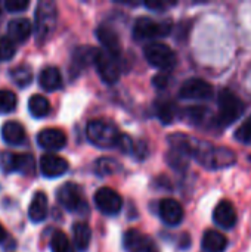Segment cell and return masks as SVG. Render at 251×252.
Listing matches in <instances>:
<instances>
[{"label":"cell","mask_w":251,"mask_h":252,"mask_svg":"<svg viewBox=\"0 0 251 252\" xmlns=\"http://www.w3.org/2000/svg\"><path fill=\"white\" fill-rule=\"evenodd\" d=\"M68 170V161L56 154H44L40 158V171L47 179H56L65 174Z\"/></svg>","instance_id":"12"},{"label":"cell","mask_w":251,"mask_h":252,"mask_svg":"<svg viewBox=\"0 0 251 252\" xmlns=\"http://www.w3.org/2000/svg\"><path fill=\"white\" fill-rule=\"evenodd\" d=\"M145 4L149 9H164L166 6H169V3H163V1H146Z\"/></svg>","instance_id":"35"},{"label":"cell","mask_w":251,"mask_h":252,"mask_svg":"<svg viewBox=\"0 0 251 252\" xmlns=\"http://www.w3.org/2000/svg\"><path fill=\"white\" fill-rule=\"evenodd\" d=\"M95 205L96 208L107 214V216H115L121 211L123 207V199L118 192H115L111 188H101L96 190L95 196Z\"/></svg>","instance_id":"10"},{"label":"cell","mask_w":251,"mask_h":252,"mask_svg":"<svg viewBox=\"0 0 251 252\" xmlns=\"http://www.w3.org/2000/svg\"><path fill=\"white\" fill-rule=\"evenodd\" d=\"M28 109L30 114L36 118H43L50 112V103L49 100L41 94H34L28 100Z\"/></svg>","instance_id":"24"},{"label":"cell","mask_w":251,"mask_h":252,"mask_svg":"<svg viewBox=\"0 0 251 252\" xmlns=\"http://www.w3.org/2000/svg\"><path fill=\"white\" fill-rule=\"evenodd\" d=\"M37 142L46 151H59L67 143V134L61 128H44L37 134Z\"/></svg>","instance_id":"15"},{"label":"cell","mask_w":251,"mask_h":252,"mask_svg":"<svg viewBox=\"0 0 251 252\" xmlns=\"http://www.w3.org/2000/svg\"><path fill=\"white\" fill-rule=\"evenodd\" d=\"M157 114L164 124H170L176 117V106L172 102H163L157 106Z\"/></svg>","instance_id":"28"},{"label":"cell","mask_w":251,"mask_h":252,"mask_svg":"<svg viewBox=\"0 0 251 252\" xmlns=\"http://www.w3.org/2000/svg\"><path fill=\"white\" fill-rule=\"evenodd\" d=\"M38 81L41 89L46 92H55L62 86V75L56 66H46L38 75Z\"/></svg>","instance_id":"21"},{"label":"cell","mask_w":251,"mask_h":252,"mask_svg":"<svg viewBox=\"0 0 251 252\" xmlns=\"http://www.w3.org/2000/svg\"><path fill=\"white\" fill-rule=\"evenodd\" d=\"M56 198L59 204L71 213H81L83 210H87L83 192L75 183L62 185L56 192Z\"/></svg>","instance_id":"7"},{"label":"cell","mask_w":251,"mask_h":252,"mask_svg":"<svg viewBox=\"0 0 251 252\" xmlns=\"http://www.w3.org/2000/svg\"><path fill=\"white\" fill-rule=\"evenodd\" d=\"M206 252H225L228 248V239L217 230H207L201 241Z\"/></svg>","instance_id":"20"},{"label":"cell","mask_w":251,"mask_h":252,"mask_svg":"<svg viewBox=\"0 0 251 252\" xmlns=\"http://www.w3.org/2000/svg\"><path fill=\"white\" fill-rule=\"evenodd\" d=\"M96 171L101 176H109L118 171V162L111 158H102L96 162Z\"/></svg>","instance_id":"30"},{"label":"cell","mask_w":251,"mask_h":252,"mask_svg":"<svg viewBox=\"0 0 251 252\" xmlns=\"http://www.w3.org/2000/svg\"><path fill=\"white\" fill-rule=\"evenodd\" d=\"M172 30L170 22H157L152 18L141 16L136 19L133 34L138 40H151L157 37H166Z\"/></svg>","instance_id":"6"},{"label":"cell","mask_w":251,"mask_h":252,"mask_svg":"<svg viewBox=\"0 0 251 252\" xmlns=\"http://www.w3.org/2000/svg\"><path fill=\"white\" fill-rule=\"evenodd\" d=\"M16 46L9 37H0V61H9L15 56Z\"/></svg>","instance_id":"29"},{"label":"cell","mask_w":251,"mask_h":252,"mask_svg":"<svg viewBox=\"0 0 251 252\" xmlns=\"http://www.w3.org/2000/svg\"><path fill=\"white\" fill-rule=\"evenodd\" d=\"M28 216L31 219V221L34 223H40L46 219L47 216V196L43 192H37L30 204L28 208Z\"/></svg>","instance_id":"22"},{"label":"cell","mask_w":251,"mask_h":252,"mask_svg":"<svg viewBox=\"0 0 251 252\" xmlns=\"http://www.w3.org/2000/svg\"><path fill=\"white\" fill-rule=\"evenodd\" d=\"M235 139L240 143L244 145H251V115L237 128L235 131Z\"/></svg>","instance_id":"31"},{"label":"cell","mask_w":251,"mask_h":252,"mask_svg":"<svg viewBox=\"0 0 251 252\" xmlns=\"http://www.w3.org/2000/svg\"><path fill=\"white\" fill-rule=\"evenodd\" d=\"M92 239V230L86 223H75L72 226V241L78 251H86Z\"/></svg>","instance_id":"23"},{"label":"cell","mask_w":251,"mask_h":252,"mask_svg":"<svg viewBox=\"0 0 251 252\" xmlns=\"http://www.w3.org/2000/svg\"><path fill=\"white\" fill-rule=\"evenodd\" d=\"M151 244V239H148L143 233H141L136 229L127 230L123 236V247L126 252H145Z\"/></svg>","instance_id":"16"},{"label":"cell","mask_w":251,"mask_h":252,"mask_svg":"<svg viewBox=\"0 0 251 252\" xmlns=\"http://www.w3.org/2000/svg\"><path fill=\"white\" fill-rule=\"evenodd\" d=\"M145 252H160V251L157 250V247H155L154 244H151V245H149V248H148Z\"/></svg>","instance_id":"37"},{"label":"cell","mask_w":251,"mask_h":252,"mask_svg":"<svg viewBox=\"0 0 251 252\" xmlns=\"http://www.w3.org/2000/svg\"><path fill=\"white\" fill-rule=\"evenodd\" d=\"M213 86L203 78H189L179 89V97L185 100H207L213 96Z\"/></svg>","instance_id":"8"},{"label":"cell","mask_w":251,"mask_h":252,"mask_svg":"<svg viewBox=\"0 0 251 252\" xmlns=\"http://www.w3.org/2000/svg\"><path fill=\"white\" fill-rule=\"evenodd\" d=\"M152 81H154V86H157L158 89H164L169 84V77L166 74H158L157 77H154Z\"/></svg>","instance_id":"34"},{"label":"cell","mask_w":251,"mask_h":252,"mask_svg":"<svg viewBox=\"0 0 251 252\" xmlns=\"http://www.w3.org/2000/svg\"><path fill=\"white\" fill-rule=\"evenodd\" d=\"M33 31V25L27 18H16L7 24L9 38L13 41H25Z\"/></svg>","instance_id":"18"},{"label":"cell","mask_w":251,"mask_h":252,"mask_svg":"<svg viewBox=\"0 0 251 252\" xmlns=\"http://www.w3.org/2000/svg\"><path fill=\"white\" fill-rule=\"evenodd\" d=\"M1 137L7 145H21L25 140V128L18 121H6L1 127Z\"/></svg>","instance_id":"19"},{"label":"cell","mask_w":251,"mask_h":252,"mask_svg":"<svg viewBox=\"0 0 251 252\" xmlns=\"http://www.w3.org/2000/svg\"><path fill=\"white\" fill-rule=\"evenodd\" d=\"M86 134H87V139L95 146L102 148V149L117 146L118 139L121 136L118 128L112 123H109L107 120H93V121H90L87 124Z\"/></svg>","instance_id":"3"},{"label":"cell","mask_w":251,"mask_h":252,"mask_svg":"<svg viewBox=\"0 0 251 252\" xmlns=\"http://www.w3.org/2000/svg\"><path fill=\"white\" fill-rule=\"evenodd\" d=\"M217 115L215 117V124L220 128L234 124L246 111V103L243 99L229 89H222L217 96Z\"/></svg>","instance_id":"2"},{"label":"cell","mask_w":251,"mask_h":252,"mask_svg":"<svg viewBox=\"0 0 251 252\" xmlns=\"http://www.w3.org/2000/svg\"><path fill=\"white\" fill-rule=\"evenodd\" d=\"M191 158H195L203 167L209 170H220L232 167L237 162V155L234 151L223 148V146H215L207 142L194 140L192 145V154Z\"/></svg>","instance_id":"1"},{"label":"cell","mask_w":251,"mask_h":252,"mask_svg":"<svg viewBox=\"0 0 251 252\" xmlns=\"http://www.w3.org/2000/svg\"><path fill=\"white\" fill-rule=\"evenodd\" d=\"M158 213L161 220L167 226H179L183 220V208L182 205L172 198L163 199L158 205Z\"/></svg>","instance_id":"13"},{"label":"cell","mask_w":251,"mask_h":252,"mask_svg":"<svg viewBox=\"0 0 251 252\" xmlns=\"http://www.w3.org/2000/svg\"><path fill=\"white\" fill-rule=\"evenodd\" d=\"M213 221L222 229H232L238 221L235 207L229 201H220L213 211Z\"/></svg>","instance_id":"14"},{"label":"cell","mask_w":251,"mask_h":252,"mask_svg":"<svg viewBox=\"0 0 251 252\" xmlns=\"http://www.w3.org/2000/svg\"><path fill=\"white\" fill-rule=\"evenodd\" d=\"M58 10L53 1H40L36 7V32L38 41H44L56 27Z\"/></svg>","instance_id":"4"},{"label":"cell","mask_w":251,"mask_h":252,"mask_svg":"<svg viewBox=\"0 0 251 252\" xmlns=\"http://www.w3.org/2000/svg\"><path fill=\"white\" fill-rule=\"evenodd\" d=\"M50 250H52V252H74L68 236L64 232H61V230H55L52 233Z\"/></svg>","instance_id":"25"},{"label":"cell","mask_w":251,"mask_h":252,"mask_svg":"<svg viewBox=\"0 0 251 252\" xmlns=\"http://www.w3.org/2000/svg\"><path fill=\"white\" fill-rule=\"evenodd\" d=\"M16 94L9 89L0 90V114H9L16 108Z\"/></svg>","instance_id":"27"},{"label":"cell","mask_w":251,"mask_h":252,"mask_svg":"<svg viewBox=\"0 0 251 252\" xmlns=\"http://www.w3.org/2000/svg\"><path fill=\"white\" fill-rule=\"evenodd\" d=\"M10 77L19 87H25L33 81V72L28 65H18V66L12 68Z\"/></svg>","instance_id":"26"},{"label":"cell","mask_w":251,"mask_h":252,"mask_svg":"<svg viewBox=\"0 0 251 252\" xmlns=\"http://www.w3.org/2000/svg\"><path fill=\"white\" fill-rule=\"evenodd\" d=\"M143 53H145L146 61H148L152 66L160 68V69H164V71L172 69V68L176 65V62H178L176 53L173 52V49L169 47V46L164 44V43H158V41L149 43V44L145 47Z\"/></svg>","instance_id":"5"},{"label":"cell","mask_w":251,"mask_h":252,"mask_svg":"<svg viewBox=\"0 0 251 252\" xmlns=\"http://www.w3.org/2000/svg\"><path fill=\"white\" fill-rule=\"evenodd\" d=\"M6 171H16L25 176H31L36 171V161L31 155H15V154H6L1 161Z\"/></svg>","instance_id":"11"},{"label":"cell","mask_w":251,"mask_h":252,"mask_svg":"<svg viewBox=\"0 0 251 252\" xmlns=\"http://www.w3.org/2000/svg\"><path fill=\"white\" fill-rule=\"evenodd\" d=\"M28 6H30L28 0H6L4 1V7L9 12H21V10H25Z\"/></svg>","instance_id":"33"},{"label":"cell","mask_w":251,"mask_h":252,"mask_svg":"<svg viewBox=\"0 0 251 252\" xmlns=\"http://www.w3.org/2000/svg\"><path fill=\"white\" fill-rule=\"evenodd\" d=\"M99 77L107 83V84H114L118 81L121 69H120V63L117 56L109 55L108 52H102L98 50L96 59H95Z\"/></svg>","instance_id":"9"},{"label":"cell","mask_w":251,"mask_h":252,"mask_svg":"<svg viewBox=\"0 0 251 252\" xmlns=\"http://www.w3.org/2000/svg\"><path fill=\"white\" fill-rule=\"evenodd\" d=\"M4 238H6V230H4V227L0 224V244L4 241Z\"/></svg>","instance_id":"36"},{"label":"cell","mask_w":251,"mask_h":252,"mask_svg":"<svg viewBox=\"0 0 251 252\" xmlns=\"http://www.w3.org/2000/svg\"><path fill=\"white\" fill-rule=\"evenodd\" d=\"M96 35L101 41V44L105 47V52H108L112 56H118L121 52V43L117 35V32L109 27H99L96 31Z\"/></svg>","instance_id":"17"},{"label":"cell","mask_w":251,"mask_h":252,"mask_svg":"<svg viewBox=\"0 0 251 252\" xmlns=\"http://www.w3.org/2000/svg\"><path fill=\"white\" fill-rule=\"evenodd\" d=\"M206 114H207V109L201 108V106H194V108H189L186 111V115H188L189 121L194 123V124H200L201 121H204Z\"/></svg>","instance_id":"32"}]
</instances>
